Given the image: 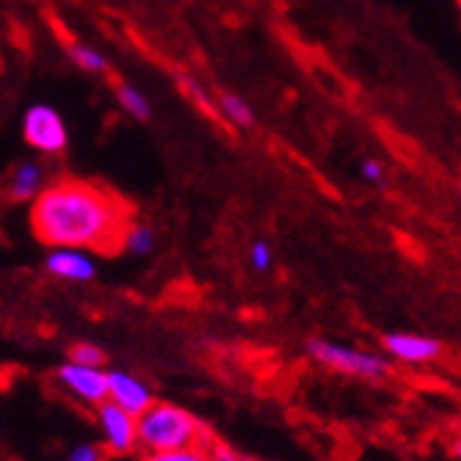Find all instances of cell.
Instances as JSON below:
<instances>
[{
  "instance_id": "1",
  "label": "cell",
  "mask_w": 461,
  "mask_h": 461,
  "mask_svg": "<svg viewBox=\"0 0 461 461\" xmlns=\"http://www.w3.org/2000/svg\"><path fill=\"white\" fill-rule=\"evenodd\" d=\"M133 227L131 202L108 185L64 177L31 202V232L45 246H72L116 255Z\"/></svg>"
},
{
  "instance_id": "2",
  "label": "cell",
  "mask_w": 461,
  "mask_h": 461,
  "mask_svg": "<svg viewBox=\"0 0 461 461\" xmlns=\"http://www.w3.org/2000/svg\"><path fill=\"white\" fill-rule=\"evenodd\" d=\"M204 442V429L183 406L155 401L144 414H139V447L147 456L199 447Z\"/></svg>"
},
{
  "instance_id": "3",
  "label": "cell",
  "mask_w": 461,
  "mask_h": 461,
  "mask_svg": "<svg viewBox=\"0 0 461 461\" xmlns=\"http://www.w3.org/2000/svg\"><path fill=\"white\" fill-rule=\"evenodd\" d=\"M307 354L331 367L338 373H346V375H357V379H384L390 373V359L387 357H379V354H370V351H362V348H354V346H340V343H331V340H323V338H315L307 343Z\"/></svg>"
},
{
  "instance_id": "4",
  "label": "cell",
  "mask_w": 461,
  "mask_h": 461,
  "mask_svg": "<svg viewBox=\"0 0 461 461\" xmlns=\"http://www.w3.org/2000/svg\"><path fill=\"white\" fill-rule=\"evenodd\" d=\"M23 139L31 149L41 155H61L69 141L67 122L53 105H31L23 119Z\"/></svg>"
},
{
  "instance_id": "5",
  "label": "cell",
  "mask_w": 461,
  "mask_h": 461,
  "mask_svg": "<svg viewBox=\"0 0 461 461\" xmlns=\"http://www.w3.org/2000/svg\"><path fill=\"white\" fill-rule=\"evenodd\" d=\"M95 417L103 434V445L113 456H128L139 447V417L122 409L111 398L95 406Z\"/></svg>"
},
{
  "instance_id": "6",
  "label": "cell",
  "mask_w": 461,
  "mask_h": 461,
  "mask_svg": "<svg viewBox=\"0 0 461 461\" xmlns=\"http://www.w3.org/2000/svg\"><path fill=\"white\" fill-rule=\"evenodd\" d=\"M59 384L72 393L80 403L86 406H100L103 401H108V370L103 367H92V365H80V362H67L56 370Z\"/></svg>"
},
{
  "instance_id": "7",
  "label": "cell",
  "mask_w": 461,
  "mask_h": 461,
  "mask_svg": "<svg viewBox=\"0 0 461 461\" xmlns=\"http://www.w3.org/2000/svg\"><path fill=\"white\" fill-rule=\"evenodd\" d=\"M384 348L393 359L406 365H423L442 354V343L426 334H411V331H390L384 334Z\"/></svg>"
},
{
  "instance_id": "8",
  "label": "cell",
  "mask_w": 461,
  "mask_h": 461,
  "mask_svg": "<svg viewBox=\"0 0 461 461\" xmlns=\"http://www.w3.org/2000/svg\"><path fill=\"white\" fill-rule=\"evenodd\" d=\"M108 390H111L108 398L113 403H119L122 409H128L136 417L144 414L155 403L149 387L128 370H108Z\"/></svg>"
},
{
  "instance_id": "9",
  "label": "cell",
  "mask_w": 461,
  "mask_h": 461,
  "mask_svg": "<svg viewBox=\"0 0 461 461\" xmlns=\"http://www.w3.org/2000/svg\"><path fill=\"white\" fill-rule=\"evenodd\" d=\"M45 268L53 276L69 279V282H89L97 274L95 260L89 258L86 249H72V246H56L45 258Z\"/></svg>"
},
{
  "instance_id": "10",
  "label": "cell",
  "mask_w": 461,
  "mask_h": 461,
  "mask_svg": "<svg viewBox=\"0 0 461 461\" xmlns=\"http://www.w3.org/2000/svg\"><path fill=\"white\" fill-rule=\"evenodd\" d=\"M41 180H45V172L41 166L33 160L17 163L9 177V199L12 202H33L41 194Z\"/></svg>"
},
{
  "instance_id": "11",
  "label": "cell",
  "mask_w": 461,
  "mask_h": 461,
  "mask_svg": "<svg viewBox=\"0 0 461 461\" xmlns=\"http://www.w3.org/2000/svg\"><path fill=\"white\" fill-rule=\"evenodd\" d=\"M64 50H67V56H69V61L77 67V69H83V72H92V75H105L108 72V61H105V56L103 53H97L95 48H89V45H83V41H77V39H64Z\"/></svg>"
},
{
  "instance_id": "12",
  "label": "cell",
  "mask_w": 461,
  "mask_h": 461,
  "mask_svg": "<svg viewBox=\"0 0 461 461\" xmlns=\"http://www.w3.org/2000/svg\"><path fill=\"white\" fill-rule=\"evenodd\" d=\"M113 95H116V103L122 105V111L139 119V122H147L152 116V108H149V100L133 86V83H116L113 86Z\"/></svg>"
},
{
  "instance_id": "13",
  "label": "cell",
  "mask_w": 461,
  "mask_h": 461,
  "mask_svg": "<svg viewBox=\"0 0 461 461\" xmlns=\"http://www.w3.org/2000/svg\"><path fill=\"white\" fill-rule=\"evenodd\" d=\"M219 111L230 124H235V128H240V131H246V128L255 124V111H251V105L238 95L221 92L219 95Z\"/></svg>"
},
{
  "instance_id": "14",
  "label": "cell",
  "mask_w": 461,
  "mask_h": 461,
  "mask_svg": "<svg viewBox=\"0 0 461 461\" xmlns=\"http://www.w3.org/2000/svg\"><path fill=\"white\" fill-rule=\"evenodd\" d=\"M155 249V230L149 224L133 221V227L128 230V238H124V251H131L136 258H147Z\"/></svg>"
},
{
  "instance_id": "15",
  "label": "cell",
  "mask_w": 461,
  "mask_h": 461,
  "mask_svg": "<svg viewBox=\"0 0 461 461\" xmlns=\"http://www.w3.org/2000/svg\"><path fill=\"white\" fill-rule=\"evenodd\" d=\"M177 80H180V89H183V92H185V95H188V97H191V100H194V103H196V105H199L204 113H207V116H213V119H224V116H221V111H219V108H216L211 100H207L204 89L199 86L196 80H191V77H177Z\"/></svg>"
},
{
  "instance_id": "16",
  "label": "cell",
  "mask_w": 461,
  "mask_h": 461,
  "mask_svg": "<svg viewBox=\"0 0 461 461\" xmlns=\"http://www.w3.org/2000/svg\"><path fill=\"white\" fill-rule=\"evenodd\" d=\"M69 359L80 362V365H92V367H103L105 365V351L95 343H75L69 348Z\"/></svg>"
},
{
  "instance_id": "17",
  "label": "cell",
  "mask_w": 461,
  "mask_h": 461,
  "mask_svg": "<svg viewBox=\"0 0 461 461\" xmlns=\"http://www.w3.org/2000/svg\"><path fill=\"white\" fill-rule=\"evenodd\" d=\"M149 461H213L211 450L207 447H185V450H169V453H155Z\"/></svg>"
},
{
  "instance_id": "18",
  "label": "cell",
  "mask_w": 461,
  "mask_h": 461,
  "mask_svg": "<svg viewBox=\"0 0 461 461\" xmlns=\"http://www.w3.org/2000/svg\"><path fill=\"white\" fill-rule=\"evenodd\" d=\"M108 456V447L103 445H77L69 450L67 461H105Z\"/></svg>"
},
{
  "instance_id": "19",
  "label": "cell",
  "mask_w": 461,
  "mask_h": 461,
  "mask_svg": "<svg viewBox=\"0 0 461 461\" xmlns=\"http://www.w3.org/2000/svg\"><path fill=\"white\" fill-rule=\"evenodd\" d=\"M362 177L367 183H373V185H379V188L387 185V169L375 158H365L362 160Z\"/></svg>"
},
{
  "instance_id": "20",
  "label": "cell",
  "mask_w": 461,
  "mask_h": 461,
  "mask_svg": "<svg viewBox=\"0 0 461 461\" xmlns=\"http://www.w3.org/2000/svg\"><path fill=\"white\" fill-rule=\"evenodd\" d=\"M274 263V255H271V246L266 240H258L251 243V266H255L258 271H268Z\"/></svg>"
},
{
  "instance_id": "21",
  "label": "cell",
  "mask_w": 461,
  "mask_h": 461,
  "mask_svg": "<svg viewBox=\"0 0 461 461\" xmlns=\"http://www.w3.org/2000/svg\"><path fill=\"white\" fill-rule=\"evenodd\" d=\"M207 450H211L213 461H243V456L238 450H232L230 445H221V442H213Z\"/></svg>"
},
{
  "instance_id": "22",
  "label": "cell",
  "mask_w": 461,
  "mask_h": 461,
  "mask_svg": "<svg viewBox=\"0 0 461 461\" xmlns=\"http://www.w3.org/2000/svg\"><path fill=\"white\" fill-rule=\"evenodd\" d=\"M453 456H456V458H461V439H458V442L453 445Z\"/></svg>"
},
{
  "instance_id": "23",
  "label": "cell",
  "mask_w": 461,
  "mask_h": 461,
  "mask_svg": "<svg viewBox=\"0 0 461 461\" xmlns=\"http://www.w3.org/2000/svg\"><path fill=\"white\" fill-rule=\"evenodd\" d=\"M456 6H458V14H461V0H456Z\"/></svg>"
}]
</instances>
